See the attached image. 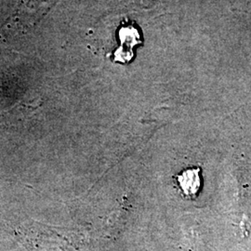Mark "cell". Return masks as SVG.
I'll return each mask as SVG.
<instances>
[{"instance_id":"6da1fadb","label":"cell","mask_w":251,"mask_h":251,"mask_svg":"<svg viewBox=\"0 0 251 251\" xmlns=\"http://www.w3.org/2000/svg\"><path fill=\"white\" fill-rule=\"evenodd\" d=\"M118 35L121 47L115 53V62L128 63L134 56V53L132 52V48L137 43H142V40L139 39L140 35L138 29H136L133 25L122 27L119 30Z\"/></svg>"},{"instance_id":"7a4b0ae2","label":"cell","mask_w":251,"mask_h":251,"mask_svg":"<svg viewBox=\"0 0 251 251\" xmlns=\"http://www.w3.org/2000/svg\"><path fill=\"white\" fill-rule=\"evenodd\" d=\"M200 172V168H192L182 171L176 176L179 188L182 191L183 195L191 200L198 198L200 193L202 186Z\"/></svg>"}]
</instances>
